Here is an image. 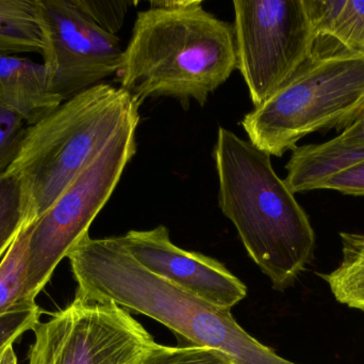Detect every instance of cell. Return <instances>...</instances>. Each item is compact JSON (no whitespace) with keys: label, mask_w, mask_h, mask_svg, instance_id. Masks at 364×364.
Returning a JSON list of instances; mask_svg holds the SVG:
<instances>
[{"label":"cell","mask_w":364,"mask_h":364,"mask_svg":"<svg viewBox=\"0 0 364 364\" xmlns=\"http://www.w3.org/2000/svg\"><path fill=\"white\" fill-rule=\"evenodd\" d=\"M76 297L112 301L130 313L157 321L186 345L212 348L233 364H297L248 335L231 316L141 266L117 237L85 234L68 254Z\"/></svg>","instance_id":"cell-1"},{"label":"cell","mask_w":364,"mask_h":364,"mask_svg":"<svg viewBox=\"0 0 364 364\" xmlns=\"http://www.w3.org/2000/svg\"><path fill=\"white\" fill-rule=\"evenodd\" d=\"M235 70L233 25L205 11L203 1H151L136 15L117 77L140 105L166 96L203 106Z\"/></svg>","instance_id":"cell-2"},{"label":"cell","mask_w":364,"mask_h":364,"mask_svg":"<svg viewBox=\"0 0 364 364\" xmlns=\"http://www.w3.org/2000/svg\"><path fill=\"white\" fill-rule=\"evenodd\" d=\"M218 204L274 290L284 292L311 263L316 234L307 214L272 166L271 155L224 128L213 150Z\"/></svg>","instance_id":"cell-3"},{"label":"cell","mask_w":364,"mask_h":364,"mask_svg":"<svg viewBox=\"0 0 364 364\" xmlns=\"http://www.w3.org/2000/svg\"><path fill=\"white\" fill-rule=\"evenodd\" d=\"M140 106L121 88L102 83L28 126L21 151L6 170L23 185L26 224L44 215L113 137L140 117Z\"/></svg>","instance_id":"cell-4"},{"label":"cell","mask_w":364,"mask_h":364,"mask_svg":"<svg viewBox=\"0 0 364 364\" xmlns=\"http://www.w3.org/2000/svg\"><path fill=\"white\" fill-rule=\"evenodd\" d=\"M364 111V53L314 56L264 103L242 120L250 142L282 157L304 137L343 132Z\"/></svg>","instance_id":"cell-5"},{"label":"cell","mask_w":364,"mask_h":364,"mask_svg":"<svg viewBox=\"0 0 364 364\" xmlns=\"http://www.w3.org/2000/svg\"><path fill=\"white\" fill-rule=\"evenodd\" d=\"M140 117L132 120L81 171L53 207L32 224L23 301H36L53 271L89 233L136 152Z\"/></svg>","instance_id":"cell-6"},{"label":"cell","mask_w":364,"mask_h":364,"mask_svg":"<svg viewBox=\"0 0 364 364\" xmlns=\"http://www.w3.org/2000/svg\"><path fill=\"white\" fill-rule=\"evenodd\" d=\"M237 68L255 107L314 56L316 38L305 0H235Z\"/></svg>","instance_id":"cell-7"},{"label":"cell","mask_w":364,"mask_h":364,"mask_svg":"<svg viewBox=\"0 0 364 364\" xmlns=\"http://www.w3.org/2000/svg\"><path fill=\"white\" fill-rule=\"evenodd\" d=\"M28 364H134L156 343L112 301H74L33 328Z\"/></svg>","instance_id":"cell-8"},{"label":"cell","mask_w":364,"mask_h":364,"mask_svg":"<svg viewBox=\"0 0 364 364\" xmlns=\"http://www.w3.org/2000/svg\"><path fill=\"white\" fill-rule=\"evenodd\" d=\"M49 90L63 102L117 75L123 49L74 0H36Z\"/></svg>","instance_id":"cell-9"},{"label":"cell","mask_w":364,"mask_h":364,"mask_svg":"<svg viewBox=\"0 0 364 364\" xmlns=\"http://www.w3.org/2000/svg\"><path fill=\"white\" fill-rule=\"evenodd\" d=\"M117 239L149 273L218 309L231 311L247 294L245 284L222 263L177 247L166 227L132 230Z\"/></svg>","instance_id":"cell-10"},{"label":"cell","mask_w":364,"mask_h":364,"mask_svg":"<svg viewBox=\"0 0 364 364\" xmlns=\"http://www.w3.org/2000/svg\"><path fill=\"white\" fill-rule=\"evenodd\" d=\"M0 98L28 126L42 121L63 103L49 90L44 63L10 55H0Z\"/></svg>","instance_id":"cell-11"},{"label":"cell","mask_w":364,"mask_h":364,"mask_svg":"<svg viewBox=\"0 0 364 364\" xmlns=\"http://www.w3.org/2000/svg\"><path fill=\"white\" fill-rule=\"evenodd\" d=\"M364 160V145H348L338 137L292 150L286 185L293 194L322 189L327 180Z\"/></svg>","instance_id":"cell-12"},{"label":"cell","mask_w":364,"mask_h":364,"mask_svg":"<svg viewBox=\"0 0 364 364\" xmlns=\"http://www.w3.org/2000/svg\"><path fill=\"white\" fill-rule=\"evenodd\" d=\"M316 38H335L343 49L364 53V1L305 0Z\"/></svg>","instance_id":"cell-13"},{"label":"cell","mask_w":364,"mask_h":364,"mask_svg":"<svg viewBox=\"0 0 364 364\" xmlns=\"http://www.w3.org/2000/svg\"><path fill=\"white\" fill-rule=\"evenodd\" d=\"M45 36L36 0H0V55L38 53Z\"/></svg>","instance_id":"cell-14"},{"label":"cell","mask_w":364,"mask_h":364,"mask_svg":"<svg viewBox=\"0 0 364 364\" xmlns=\"http://www.w3.org/2000/svg\"><path fill=\"white\" fill-rule=\"evenodd\" d=\"M340 237L341 264L322 278L338 303L364 312V234L340 233Z\"/></svg>","instance_id":"cell-15"},{"label":"cell","mask_w":364,"mask_h":364,"mask_svg":"<svg viewBox=\"0 0 364 364\" xmlns=\"http://www.w3.org/2000/svg\"><path fill=\"white\" fill-rule=\"evenodd\" d=\"M31 226L25 222L0 261V316L23 301L29 265L28 256Z\"/></svg>","instance_id":"cell-16"},{"label":"cell","mask_w":364,"mask_h":364,"mask_svg":"<svg viewBox=\"0 0 364 364\" xmlns=\"http://www.w3.org/2000/svg\"><path fill=\"white\" fill-rule=\"evenodd\" d=\"M27 216V199L18 177L8 171L0 175V259L4 258Z\"/></svg>","instance_id":"cell-17"},{"label":"cell","mask_w":364,"mask_h":364,"mask_svg":"<svg viewBox=\"0 0 364 364\" xmlns=\"http://www.w3.org/2000/svg\"><path fill=\"white\" fill-rule=\"evenodd\" d=\"M134 364H233L223 353L200 346L160 345L155 343Z\"/></svg>","instance_id":"cell-18"},{"label":"cell","mask_w":364,"mask_h":364,"mask_svg":"<svg viewBox=\"0 0 364 364\" xmlns=\"http://www.w3.org/2000/svg\"><path fill=\"white\" fill-rule=\"evenodd\" d=\"M27 128L25 120L0 98V175L16 160Z\"/></svg>","instance_id":"cell-19"},{"label":"cell","mask_w":364,"mask_h":364,"mask_svg":"<svg viewBox=\"0 0 364 364\" xmlns=\"http://www.w3.org/2000/svg\"><path fill=\"white\" fill-rule=\"evenodd\" d=\"M43 311L34 301H21L0 316V348L14 343L28 331H33L40 323Z\"/></svg>","instance_id":"cell-20"},{"label":"cell","mask_w":364,"mask_h":364,"mask_svg":"<svg viewBox=\"0 0 364 364\" xmlns=\"http://www.w3.org/2000/svg\"><path fill=\"white\" fill-rule=\"evenodd\" d=\"M75 4L87 15L94 23L109 33L115 34L123 27L126 14L130 6L136 2L121 0V1H95V0H74Z\"/></svg>","instance_id":"cell-21"},{"label":"cell","mask_w":364,"mask_h":364,"mask_svg":"<svg viewBox=\"0 0 364 364\" xmlns=\"http://www.w3.org/2000/svg\"><path fill=\"white\" fill-rule=\"evenodd\" d=\"M322 189L337 190L350 196H364V160L329 177Z\"/></svg>","instance_id":"cell-22"},{"label":"cell","mask_w":364,"mask_h":364,"mask_svg":"<svg viewBox=\"0 0 364 364\" xmlns=\"http://www.w3.org/2000/svg\"><path fill=\"white\" fill-rule=\"evenodd\" d=\"M338 138L348 145H364V111Z\"/></svg>","instance_id":"cell-23"},{"label":"cell","mask_w":364,"mask_h":364,"mask_svg":"<svg viewBox=\"0 0 364 364\" xmlns=\"http://www.w3.org/2000/svg\"><path fill=\"white\" fill-rule=\"evenodd\" d=\"M0 364H18L13 344L0 348Z\"/></svg>","instance_id":"cell-24"}]
</instances>
